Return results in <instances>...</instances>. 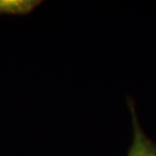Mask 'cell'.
<instances>
[{
  "mask_svg": "<svg viewBox=\"0 0 156 156\" xmlns=\"http://www.w3.org/2000/svg\"><path fill=\"white\" fill-rule=\"evenodd\" d=\"M127 105L132 124V142L127 156H156V143L146 135L136 112L132 98H127Z\"/></svg>",
  "mask_w": 156,
  "mask_h": 156,
  "instance_id": "cell-1",
  "label": "cell"
},
{
  "mask_svg": "<svg viewBox=\"0 0 156 156\" xmlns=\"http://www.w3.org/2000/svg\"><path fill=\"white\" fill-rule=\"evenodd\" d=\"M40 4V0H0V14H29Z\"/></svg>",
  "mask_w": 156,
  "mask_h": 156,
  "instance_id": "cell-2",
  "label": "cell"
}]
</instances>
